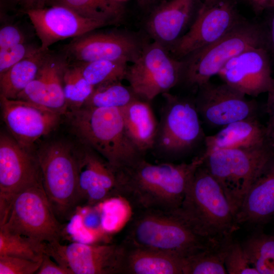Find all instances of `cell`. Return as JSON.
Masks as SVG:
<instances>
[{"instance_id": "6da1fadb", "label": "cell", "mask_w": 274, "mask_h": 274, "mask_svg": "<svg viewBox=\"0 0 274 274\" xmlns=\"http://www.w3.org/2000/svg\"><path fill=\"white\" fill-rule=\"evenodd\" d=\"M203 162L200 156L189 163L178 164H153L144 158L117 171L115 196L123 198L136 210H176Z\"/></svg>"}, {"instance_id": "7a4b0ae2", "label": "cell", "mask_w": 274, "mask_h": 274, "mask_svg": "<svg viewBox=\"0 0 274 274\" xmlns=\"http://www.w3.org/2000/svg\"><path fill=\"white\" fill-rule=\"evenodd\" d=\"M73 132L117 171L145 158L129 138L118 108L82 106L65 113Z\"/></svg>"}, {"instance_id": "3957f363", "label": "cell", "mask_w": 274, "mask_h": 274, "mask_svg": "<svg viewBox=\"0 0 274 274\" xmlns=\"http://www.w3.org/2000/svg\"><path fill=\"white\" fill-rule=\"evenodd\" d=\"M175 211L195 233L210 241L229 237L238 227L223 189L203 163L195 172Z\"/></svg>"}, {"instance_id": "277c9868", "label": "cell", "mask_w": 274, "mask_h": 274, "mask_svg": "<svg viewBox=\"0 0 274 274\" xmlns=\"http://www.w3.org/2000/svg\"><path fill=\"white\" fill-rule=\"evenodd\" d=\"M218 242L195 233L175 210H136L128 224L125 244L187 257Z\"/></svg>"}, {"instance_id": "5b68a950", "label": "cell", "mask_w": 274, "mask_h": 274, "mask_svg": "<svg viewBox=\"0 0 274 274\" xmlns=\"http://www.w3.org/2000/svg\"><path fill=\"white\" fill-rule=\"evenodd\" d=\"M274 155L271 145L250 149H228L201 157L221 185L235 216L248 190Z\"/></svg>"}, {"instance_id": "8992f818", "label": "cell", "mask_w": 274, "mask_h": 274, "mask_svg": "<svg viewBox=\"0 0 274 274\" xmlns=\"http://www.w3.org/2000/svg\"><path fill=\"white\" fill-rule=\"evenodd\" d=\"M36 154L53 211L58 220L67 219L81 201L76 151L67 143L55 141L43 146Z\"/></svg>"}, {"instance_id": "52a82bcc", "label": "cell", "mask_w": 274, "mask_h": 274, "mask_svg": "<svg viewBox=\"0 0 274 274\" xmlns=\"http://www.w3.org/2000/svg\"><path fill=\"white\" fill-rule=\"evenodd\" d=\"M264 46L260 24L247 19L214 43L183 58L182 81L197 88L210 81L231 58L249 48Z\"/></svg>"}, {"instance_id": "ba28073f", "label": "cell", "mask_w": 274, "mask_h": 274, "mask_svg": "<svg viewBox=\"0 0 274 274\" xmlns=\"http://www.w3.org/2000/svg\"><path fill=\"white\" fill-rule=\"evenodd\" d=\"M153 149L164 158H173L193 149L204 139L195 102L166 92Z\"/></svg>"}, {"instance_id": "9c48e42d", "label": "cell", "mask_w": 274, "mask_h": 274, "mask_svg": "<svg viewBox=\"0 0 274 274\" xmlns=\"http://www.w3.org/2000/svg\"><path fill=\"white\" fill-rule=\"evenodd\" d=\"M0 229L42 243L59 242L63 233V225L42 185L26 189L14 197Z\"/></svg>"}, {"instance_id": "30bf717a", "label": "cell", "mask_w": 274, "mask_h": 274, "mask_svg": "<svg viewBox=\"0 0 274 274\" xmlns=\"http://www.w3.org/2000/svg\"><path fill=\"white\" fill-rule=\"evenodd\" d=\"M161 44H147L138 59L128 66L125 79L140 98L150 101L182 81L184 62Z\"/></svg>"}, {"instance_id": "8fae6325", "label": "cell", "mask_w": 274, "mask_h": 274, "mask_svg": "<svg viewBox=\"0 0 274 274\" xmlns=\"http://www.w3.org/2000/svg\"><path fill=\"white\" fill-rule=\"evenodd\" d=\"M246 19L239 13L236 0H203L190 27L169 51L183 59L220 39Z\"/></svg>"}, {"instance_id": "7c38bea8", "label": "cell", "mask_w": 274, "mask_h": 274, "mask_svg": "<svg viewBox=\"0 0 274 274\" xmlns=\"http://www.w3.org/2000/svg\"><path fill=\"white\" fill-rule=\"evenodd\" d=\"M43 185L36 154L21 147L13 137L0 136V223L7 217L14 197L28 188Z\"/></svg>"}, {"instance_id": "4fadbf2b", "label": "cell", "mask_w": 274, "mask_h": 274, "mask_svg": "<svg viewBox=\"0 0 274 274\" xmlns=\"http://www.w3.org/2000/svg\"><path fill=\"white\" fill-rule=\"evenodd\" d=\"M45 253L73 274H120L123 245L45 243Z\"/></svg>"}, {"instance_id": "5bb4252c", "label": "cell", "mask_w": 274, "mask_h": 274, "mask_svg": "<svg viewBox=\"0 0 274 274\" xmlns=\"http://www.w3.org/2000/svg\"><path fill=\"white\" fill-rule=\"evenodd\" d=\"M147 43L125 31H92L74 38L64 47L65 54L75 62L99 60L135 61Z\"/></svg>"}, {"instance_id": "9a60e30c", "label": "cell", "mask_w": 274, "mask_h": 274, "mask_svg": "<svg viewBox=\"0 0 274 274\" xmlns=\"http://www.w3.org/2000/svg\"><path fill=\"white\" fill-rule=\"evenodd\" d=\"M0 98L7 127L17 143L29 152L37 140L55 129L63 115L31 101Z\"/></svg>"}, {"instance_id": "2e32d148", "label": "cell", "mask_w": 274, "mask_h": 274, "mask_svg": "<svg viewBox=\"0 0 274 274\" xmlns=\"http://www.w3.org/2000/svg\"><path fill=\"white\" fill-rule=\"evenodd\" d=\"M194 102L199 115L213 126L224 127L257 116V102L224 83L217 84L210 81L200 86Z\"/></svg>"}, {"instance_id": "e0dca14e", "label": "cell", "mask_w": 274, "mask_h": 274, "mask_svg": "<svg viewBox=\"0 0 274 274\" xmlns=\"http://www.w3.org/2000/svg\"><path fill=\"white\" fill-rule=\"evenodd\" d=\"M218 75L223 83L246 95L267 93L274 85L270 57L263 46L249 48L234 56Z\"/></svg>"}, {"instance_id": "ac0fdd59", "label": "cell", "mask_w": 274, "mask_h": 274, "mask_svg": "<svg viewBox=\"0 0 274 274\" xmlns=\"http://www.w3.org/2000/svg\"><path fill=\"white\" fill-rule=\"evenodd\" d=\"M30 20L41 42L40 48L46 51L57 42L76 38L107 26L88 19L70 9L59 5L24 12Z\"/></svg>"}, {"instance_id": "d6986e66", "label": "cell", "mask_w": 274, "mask_h": 274, "mask_svg": "<svg viewBox=\"0 0 274 274\" xmlns=\"http://www.w3.org/2000/svg\"><path fill=\"white\" fill-rule=\"evenodd\" d=\"M201 0H163L150 12L146 29L154 41L168 51L188 30Z\"/></svg>"}, {"instance_id": "ffe728a7", "label": "cell", "mask_w": 274, "mask_h": 274, "mask_svg": "<svg viewBox=\"0 0 274 274\" xmlns=\"http://www.w3.org/2000/svg\"><path fill=\"white\" fill-rule=\"evenodd\" d=\"M65 63L50 55L36 78L17 99L31 101L65 114L67 106L63 86Z\"/></svg>"}, {"instance_id": "44dd1931", "label": "cell", "mask_w": 274, "mask_h": 274, "mask_svg": "<svg viewBox=\"0 0 274 274\" xmlns=\"http://www.w3.org/2000/svg\"><path fill=\"white\" fill-rule=\"evenodd\" d=\"M204 142L205 149L201 155L203 157L217 150L257 148L271 145L266 127L257 116L231 123L216 134L206 136Z\"/></svg>"}, {"instance_id": "7402d4cb", "label": "cell", "mask_w": 274, "mask_h": 274, "mask_svg": "<svg viewBox=\"0 0 274 274\" xmlns=\"http://www.w3.org/2000/svg\"><path fill=\"white\" fill-rule=\"evenodd\" d=\"M274 214V155L253 183L237 212L236 224H256Z\"/></svg>"}, {"instance_id": "603a6c76", "label": "cell", "mask_w": 274, "mask_h": 274, "mask_svg": "<svg viewBox=\"0 0 274 274\" xmlns=\"http://www.w3.org/2000/svg\"><path fill=\"white\" fill-rule=\"evenodd\" d=\"M122 244L120 274H183L184 258Z\"/></svg>"}, {"instance_id": "cb8c5ba5", "label": "cell", "mask_w": 274, "mask_h": 274, "mask_svg": "<svg viewBox=\"0 0 274 274\" xmlns=\"http://www.w3.org/2000/svg\"><path fill=\"white\" fill-rule=\"evenodd\" d=\"M121 109L129 138L145 155L154 148L158 126L149 101L139 98Z\"/></svg>"}, {"instance_id": "d4e9b609", "label": "cell", "mask_w": 274, "mask_h": 274, "mask_svg": "<svg viewBox=\"0 0 274 274\" xmlns=\"http://www.w3.org/2000/svg\"><path fill=\"white\" fill-rule=\"evenodd\" d=\"M76 157L81 200H85L91 205L111 197V193L100 182L101 156L84 145L80 152H76Z\"/></svg>"}, {"instance_id": "484cf974", "label": "cell", "mask_w": 274, "mask_h": 274, "mask_svg": "<svg viewBox=\"0 0 274 274\" xmlns=\"http://www.w3.org/2000/svg\"><path fill=\"white\" fill-rule=\"evenodd\" d=\"M49 55L48 50L44 51L40 48L32 55L0 75L1 95L10 99H17L18 95L36 78Z\"/></svg>"}, {"instance_id": "4316f807", "label": "cell", "mask_w": 274, "mask_h": 274, "mask_svg": "<svg viewBox=\"0 0 274 274\" xmlns=\"http://www.w3.org/2000/svg\"><path fill=\"white\" fill-rule=\"evenodd\" d=\"M49 5L67 7L82 17L107 25L120 22L125 11L122 2L117 0H51Z\"/></svg>"}, {"instance_id": "83f0119b", "label": "cell", "mask_w": 274, "mask_h": 274, "mask_svg": "<svg viewBox=\"0 0 274 274\" xmlns=\"http://www.w3.org/2000/svg\"><path fill=\"white\" fill-rule=\"evenodd\" d=\"M230 242L227 238L184 258L183 274L227 273L224 262Z\"/></svg>"}, {"instance_id": "f1b7e54d", "label": "cell", "mask_w": 274, "mask_h": 274, "mask_svg": "<svg viewBox=\"0 0 274 274\" xmlns=\"http://www.w3.org/2000/svg\"><path fill=\"white\" fill-rule=\"evenodd\" d=\"M139 98L129 86L124 85L122 81H116L94 87L83 106L121 109Z\"/></svg>"}, {"instance_id": "f546056e", "label": "cell", "mask_w": 274, "mask_h": 274, "mask_svg": "<svg viewBox=\"0 0 274 274\" xmlns=\"http://www.w3.org/2000/svg\"><path fill=\"white\" fill-rule=\"evenodd\" d=\"M242 245L259 274H274V236L255 234Z\"/></svg>"}, {"instance_id": "4dcf8cb0", "label": "cell", "mask_w": 274, "mask_h": 274, "mask_svg": "<svg viewBox=\"0 0 274 274\" xmlns=\"http://www.w3.org/2000/svg\"><path fill=\"white\" fill-rule=\"evenodd\" d=\"M86 80L93 86L125 79L127 63L108 60L75 62Z\"/></svg>"}, {"instance_id": "1f68e13d", "label": "cell", "mask_w": 274, "mask_h": 274, "mask_svg": "<svg viewBox=\"0 0 274 274\" xmlns=\"http://www.w3.org/2000/svg\"><path fill=\"white\" fill-rule=\"evenodd\" d=\"M44 247L45 243L0 229V255L40 261L45 253Z\"/></svg>"}, {"instance_id": "d6a6232c", "label": "cell", "mask_w": 274, "mask_h": 274, "mask_svg": "<svg viewBox=\"0 0 274 274\" xmlns=\"http://www.w3.org/2000/svg\"><path fill=\"white\" fill-rule=\"evenodd\" d=\"M63 86L67 110L82 107L94 88L74 64L71 65L65 64L63 73Z\"/></svg>"}, {"instance_id": "836d02e7", "label": "cell", "mask_w": 274, "mask_h": 274, "mask_svg": "<svg viewBox=\"0 0 274 274\" xmlns=\"http://www.w3.org/2000/svg\"><path fill=\"white\" fill-rule=\"evenodd\" d=\"M224 264L229 274H259L251 265L242 245L238 243L230 242Z\"/></svg>"}, {"instance_id": "e575fe53", "label": "cell", "mask_w": 274, "mask_h": 274, "mask_svg": "<svg viewBox=\"0 0 274 274\" xmlns=\"http://www.w3.org/2000/svg\"><path fill=\"white\" fill-rule=\"evenodd\" d=\"M39 49L40 47H36L24 43L0 49V75L22 60L32 55Z\"/></svg>"}, {"instance_id": "d590c367", "label": "cell", "mask_w": 274, "mask_h": 274, "mask_svg": "<svg viewBox=\"0 0 274 274\" xmlns=\"http://www.w3.org/2000/svg\"><path fill=\"white\" fill-rule=\"evenodd\" d=\"M42 261H34L17 257L0 255V274L36 273Z\"/></svg>"}, {"instance_id": "8d00e7d4", "label": "cell", "mask_w": 274, "mask_h": 274, "mask_svg": "<svg viewBox=\"0 0 274 274\" xmlns=\"http://www.w3.org/2000/svg\"><path fill=\"white\" fill-rule=\"evenodd\" d=\"M26 42L24 34L13 24L2 26L0 29V49Z\"/></svg>"}, {"instance_id": "74e56055", "label": "cell", "mask_w": 274, "mask_h": 274, "mask_svg": "<svg viewBox=\"0 0 274 274\" xmlns=\"http://www.w3.org/2000/svg\"><path fill=\"white\" fill-rule=\"evenodd\" d=\"M266 15L261 23V28L264 47L268 52L270 59L274 60V7L266 11Z\"/></svg>"}, {"instance_id": "f35d334b", "label": "cell", "mask_w": 274, "mask_h": 274, "mask_svg": "<svg viewBox=\"0 0 274 274\" xmlns=\"http://www.w3.org/2000/svg\"><path fill=\"white\" fill-rule=\"evenodd\" d=\"M36 274H73L72 272L51 260V257L44 253L41 265Z\"/></svg>"}, {"instance_id": "ab89813d", "label": "cell", "mask_w": 274, "mask_h": 274, "mask_svg": "<svg viewBox=\"0 0 274 274\" xmlns=\"http://www.w3.org/2000/svg\"><path fill=\"white\" fill-rule=\"evenodd\" d=\"M267 94L266 109L268 120L265 127L268 140L274 148V85Z\"/></svg>"}, {"instance_id": "60d3db41", "label": "cell", "mask_w": 274, "mask_h": 274, "mask_svg": "<svg viewBox=\"0 0 274 274\" xmlns=\"http://www.w3.org/2000/svg\"><path fill=\"white\" fill-rule=\"evenodd\" d=\"M250 7L257 15L274 7V0H242Z\"/></svg>"}, {"instance_id": "b9f144b4", "label": "cell", "mask_w": 274, "mask_h": 274, "mask_svg": "<svg viewBox=\"0 0 274 274\" xmlns=\"http://www.w3.org/2000/svg\"><path fill=\"white\" fill-rule=\"evenodd\" d=\"M22 8L24 12L31 10L42 9L50 4L51 0H12Z\"/></svg>"}, {"instance_id": "7bdbcfd3", "label": "cell", "mask_w": 274, "mask_h": 274, "mask_svg": "<svg viewBox=\"0 0 274 274\" xmlns=\"http://www.w3.org/2000/svg\"><path fill=\"white\" fill-rule=\"evenodd\" d=\"M160 0H136L140 7L146 11L150 12L156 5L160 3Z\"/></svg>"}, {"instance_id": "ee69618b", "label": "cell", "mask_w": 274, "mask_h": 274, "mask_svg": "<svg viewBox=\"0 0 274 274\" xmlns=\"http://www.w3.org/2000/svg\"><path fill=\"white\" fill-rule=\"evenodd\" d=\"M117 1H121V2H122V0H117Z\"/></svg>"}, {"instance_id": "f6af8a7d", "label": "cell", "mask_w": 274, "mask_h": 274, "mask_svg": "<svg viewBox=\"0 0 274 274\" xmlns=\"http://www.w3.org/2000/svg\"><path fill=\"white\" fill-rule=\"evenodd\" d=\"M201 1H202L203 0H201Z\"/></svg>"}]
</instances>
